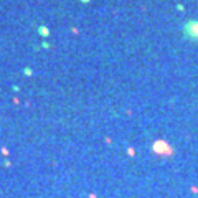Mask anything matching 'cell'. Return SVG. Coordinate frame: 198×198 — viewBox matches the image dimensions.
Instances as JSON below:
<instances>
[{
    "mask_svg": "<svg viewBox=\"0 0 198 198\" xmlns=\"http://www.w3.org/2000/svg\"><path fill=\"white\" fill-rule=\"evenodd\" d=\"M185 33L192 38H198V22H190L185 25Z\"/></svg>",
    "mask_w": 198,
    "mask_h": 198,
    "instance_id": "2",
    "label": "cell"
},
{
    "mask_svg": "<svg viewBox=\"0 0 198 198\" xmlns=\"http://www.w3.org/2000/svg\"><path fill=\"white\" fill-rule=\"evenodd\" d=\"M81 2H86V3H87V2H91V0H81Z\"/></svg>",
    "mask_w": 198,
    "mask_h": 198,
    "instance_id": "4",
    "label": "cell"
},
{
    "mask_svg": "<svg viewBox=\"0 0 198 198\" xmlns=\"http://www.w3.org/2000/svg\"><path fill=\"white\" fill-rule=\"evenodd\" d=\"M40 33H41L43 36H48V30L45 28V27H40Z\"/></svg>",
    "mask_w": 198,
    "mask_h": 198,
    "instance_id": "3",
    "label": "cell"
},
{
    "mask_svg": "<svg viewBox=\"0 0 198 198\" xmlns=\"http://www.w3.org/2000/svg\"><path fill=\"white\" fill-rule=\"evenodd\" d=\"M152 150L155 152L157 155H165V157H169V155H172L173 149H172L165 140H155V142L152 144Z\"/></svg>",
    "mask_w": 198,
    "mask_h": 198,
    "instance_id": "1",
    "label": "cell"
}]
</instances>
